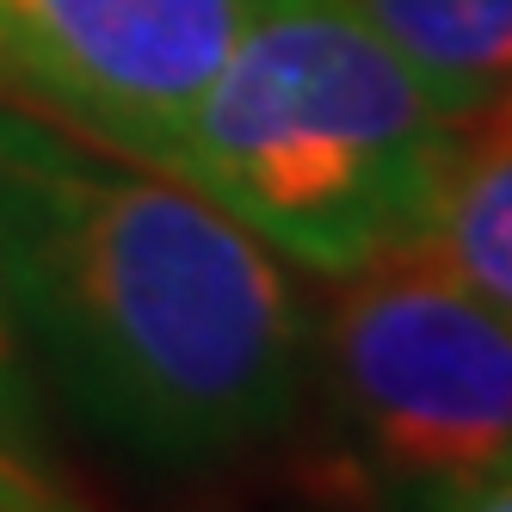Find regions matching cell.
Instances as JSON below:
<instances>
[{
    "label": "cell",
    "instance_id": "obj_1",
    "mask_svg": "<svg viewBox=\"0 0 512 512\" xmlns=\"http://www.w3.org/2000/svg\"><path fill=\"white\" fill-rule=\"evenodd\" d=\"M0 315L112 451L210 469L284 438L309 321L260 235L179 173L0 99Z\"/></svg>",
    "mask_w": 512,
    "mask_h": 512
},
{
    "label": "cell",
    "instance_id": "obj_2",
    "mask_svg": "<svg viewBox=\"0 0 512 512\" xmlns=\"http://www.w3.org/2000/svg\"><path fill=\"white\" fill-rule=\"evenodd\" d=\"M457 124L352 0H247L173 173L321 278L414 247Z\"/></svg>",
    "mask_w": 512,
    "mask_h": 512
},
{
    "label": "cell",
    "instance_id": "obj_3",
    "mask_svg": "<svg viewBox=\"0 0 512 512\" xmlns=\"http://www.w3.org/2000/svg\"><path fill=\"white\" fill-rule=\"evenodd\" d=\"M309 358L371 494L512 463V321L426 241L346 272Z\"/></svg>",
    "mask_w": 512,
    "mask_h": 512
},
{
    "label": "cell",
    "instance_id": "obj_4",
    "mask_svg": "<svg viewBox=\"0 0 512 512\" xmlns=\"http://www.w3.org/2000/svg\"><path fill=\"white\" fill-rule=\"evenodd\" d=\"M247 0H0V81L31 112L173 173Z\"/></svg>",
    "mask_w": 512,
    "mask_h": 512
},
{
    "label": "cell",
    "instance_id": "obj_5",
    "mask_svg": "<svg viewBox=\"0 0 512 512\" xmlns=\"http://www.w3.org/2000/svg\"><path fill=\"white\" fill-rule=\"evenodd\" d=\"M420 241L512 321V87L457 124V149Z\"/></svg>",
    "mask_w": 512,
    "mask_h": 512
},
{
    "label": "cell",
    "instance_id": "obj_6",
    "mask_svg": "<svg viewBox=\"0 0 512 512\" xmlns=\"http://www.w3.org/2000/svg\"><path fill=\"white\" fill-rule=\"evenodd\" d=\"M451 124L512 87V0H352Z\"/></svg>",
    "mask_w": 512,
    "mask_h": 512
},
{
    "label": "cell",
    "instance_id": "obj_7",
    "mask_svg": "<svg viewBox=\"0 0 512 512\" xmlns=\"http://www.w3.org/2000/svg\"><path fill=\"white\" fill-rule=\"evenodd\" d=\"M389 512H512V463L488 475H463V482H420L377 494Z\"/></svg>",
    "mask_w": 512,
    "mask_h": 512
},
{
    "label": "cell",
    "instance_id": "obj_8",
    "mask_svg": "<svg viewBox=\"0 0 512 512\" xmlns=\"http://www.w3.org/2000/svg\"><path fill=\"white\" fill-rule=\"evenodd\" d=\"M0 512H68L62 488L44 475V463L13 445V432L0 426Z\"/></svg>",
    "mask_w": 512,
    "mask_h": 512
},
{
    "label": "cell",
    "instance_id": "obj_9",
    "mask_svg": "<svg viewBox=\"0 0 512 512\" xmlns=\"http://www.w3.org/2000/svg\"><path fill=\"white\" fill-rule=\"evenodd\" d=\"M19 401H25V377H19V346H13V327L0 315V426H19Z\"/></svg>",
    "mask_w": 512,
    "mask_h": 512
}]
</instances>
